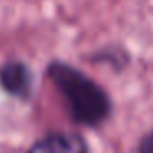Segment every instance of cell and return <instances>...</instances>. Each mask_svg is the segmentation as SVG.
I'll list each match as a JSON object with an SVG mask.
<instances>
[{
    "label": "cell",
    "mask_w": 153,
    "mask_h": 153,
    "mask_svg": "<svg viewBox=\"0 0 153 153\" xmlns=\"http://www.w3.org/2000/svg\"><path fill=\"white\" fill-rule=\"evenodd\" d=\"M46 77L59 92L73 123L96 130L110 120L114 112L110 94L82 69L68 61L51 59Z\"/></svg>",
    "instance_id": "obj_1"
},
{
    "label": "cell",
    "mask_w": 153,
    "mask_h": 153,
    "mask_svg": "<svg viewBox=\"0 0 153 153\" xmlns=\"http://www.w3.org/2000/svg\"><path fill=\"white\" fill-rule=\"evenodd\" d=\"M0 89L8 97L30 102L35 92V74L23 59L12 58L0 64Z\"/></svg>",
    "instance_id": "obj_2"
},
{
    "label": "cell",
    "mask_w": 153,
    "mask_h": 153,
    "mask_svg": "<svg viewBox=\"0 0 153 153\" xmlns=\"http://www.w3.org/2000/svg\"><path fill=\"white\" fill-rule=\"evenodd\" d=\"M25 153H92L86 137L74 130H54L38 137Z\"/></svg>",
    "instance_id": "obj_3"
},
{
    "label": "cell",
    "mask_w": 153,
    "mask_h": 153,
    "mask_svg": "<svg viewBox=\"0 0 153 153\" xmlns=\"http://www.w3.org/2000/svg\"><path fill=\"white\" fill-rule=\"evenodd\" d=\"M135 153H153V128L140 137Z\"/></svg>",
    "instance_id": "obj_4"
}]
</instances>
